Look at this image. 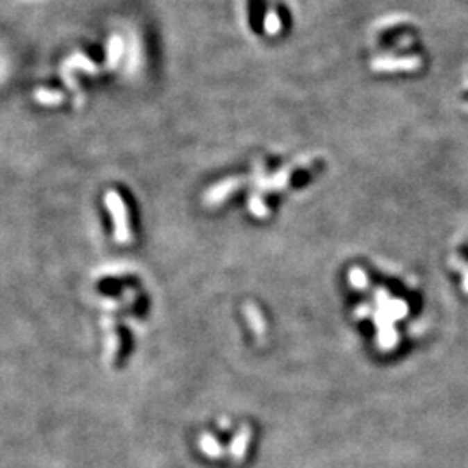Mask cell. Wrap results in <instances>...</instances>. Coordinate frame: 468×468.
<instances>
[{"instance_id":"7a4b0ae2","label":"cell","mask_w":468,"mask_h":468,"mask_svg":"<svg viewBox=\"0 0 468 468\" xmlns=\"http://www.w3.org/2000/svg\"><path fill=\"white\" fill-rule=\"evenodd\" d=\"M35 99H37L38 103H42V104H49V106H54V104L61 103L62 96H61V94H58V92H49V90L38 89L37 92H35Z\"/></svg>"},{"instance_id":"6da1fadb","label":"cell","mask_w":468,"mask_h":468,"mask_svg":"<svg viewBox=\"0 0 468 468\" xmlns=\"http://www.w3.org/2000/svg\"><path fill=\"white\" fill-rule=\"evenodd\" d=\"M104 205H106L108 212H110L111 219H113V237L117 243L127 244L132 240L131 224H128V212L127 205H125L124 198L117 193V191L110 190L104 194Z\"/></svg>"}]
</instances>
